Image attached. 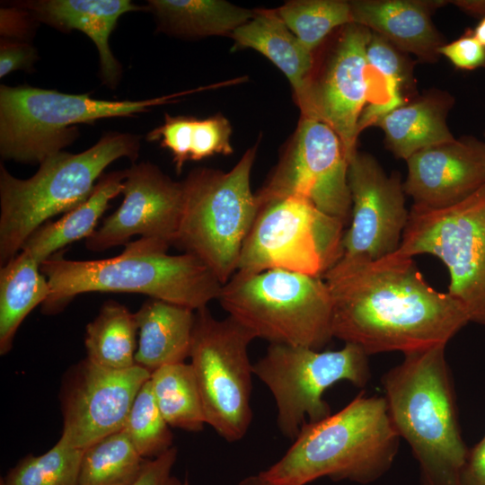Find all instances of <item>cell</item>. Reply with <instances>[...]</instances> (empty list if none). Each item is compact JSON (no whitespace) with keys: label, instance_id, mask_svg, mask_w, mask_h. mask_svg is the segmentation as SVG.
<instances>
[{"label":"cell","instance_id":"cell-4","mask_svg":"<svg viewBox=\"0 0 485 485\" xmlns=\"http://www.w3.org/2000/svg\"><path fill=\"white\" fill-rule=\"evenodd\" d=\"M399 440L384 397L361 393L337 413L304 424L280 460L260 473L281 485L322 477L366 484L390 469Z\"/></svg>","mask_w":485,"mask_h":485},{"label":"cell","instance_id":"cell-26","mask_svg":"<svg viewBox=\"0 0 485 485\" xmlns=\"http://www.w3.org/2000/svg\"><path fill=\"white\" fill-rule=\"evenodd\" d=\"M164 30L186 36L231 35L256 11L222 0H149Z\"/></svg>","mask_w":485,"mask_h":485},{"label":"cell","instance_id":"cell-41","mask_svg":"<svg viewBox=\"0 0 485 485\" xmlns=\"http://www.w3.org/2000/svg\"><path fill=\"white\" fill-rule=\"evenodd\" d=\"M239 485H281L265 479L260 473L251 475L242 480Z\"/></svg>","mask_w":485,"mask_h":485},{"label":"cell","instance_id":"cell-45","mask_svg":"<svg viewBox=\"0 0 485 485\" xmlns=\"http://www.w3.org/2000/svg\"><path fill=\"white\" fill-rule=\"evenodd\" d=\"M484 136H485V132H484Z\"/></svg>","mask_w":485,"mask_h":485},{"label":"cell","instance_id":"cell-10","mask_svg":"<svg viewBox=\"0 0 485 485\" xmlns=\"http://www.w3.org/2000/svg\"><path fill=\"white\" fill-rule=\"evenodd\" d=\"M254 339L231 316L216 319L207 307L195 311L190 357L206 424L229 442L242 439L251 422L248 348Z\"/></svg>","mask_w":485,"mask_h":485},{"label":"cell","instance_id":"cell-24","mask_svg":"<svg viewBox=\"0 0 485 485\" xmlns=\"http://www.w3.org/2000/svg\"><path fill=\"white\" fill-rule=\"evenodd\" d=\"M125 170L102 175L89 198L57 221H48L25 241L21 251L41 263L75 241L87 239L110 201L122 192Z\"/></svg>","mask_w":485,"mask_h":485},{"label":"cell","instance_id":"cell-11","mask_svg":"<svg viewBox=\"0 0 485 485\" xmlns=\"http://www.w3.org/2000/svg\"><path fill=\"white\" fill-rule=\"evenodd\" d=\"M344 227L304 198L269 203L259 210L236 271L278 269L323 278L342 256Z\"/></svg>","mask_w":485,"mask_h":485},{"label":"cell","instance_id":"cell-22","mask_svg":"<svg viewBox=\"0 0 485 485\" xmlns=\"http://www.w3.org/2000/svg\"><path fill=\"white\" fill-rule=\"evenodd\" d=\"M138 345L135 361L151 374L167 365L190 357L195 311L149 298L135 313Z\"/></svg>","mask_w":485,"mask_h":485},{"label":"cell","instance_id":"cell-36","mask_svg":"<svg viewBox=\"0 0 485 485\" xmlns=\"http://www.w3.org/2000/svg\"><path fill=\"white\" fill-rule=\"evenodd\" d=\"M438 52L457 69L485 68V47L474 37L471 28H467L456 40L444 44Z\"/></svg>","mask_w":485,"mask_h":485},{"label":"cell","instance_id":"cell-27","mask_svg":"<svg viewBox=\"0 0 485 485\" xmlns=\"http://www.w3.org/2000/svg\"><path fill=\"white\" fill-rule=\"evenodd\" d=\"M137 331L135 313L119 303L106 302L86 326V357L102 367L115 370L136 366Z\"/></svg>","mask_w":485,"mask_h":485},{"label":"cell","instance_id":"cell-9","mask_svg":"<svg viewBox=\"0 0 485 485\" xmlns=\"http://www.w3.org/2000/svg\"><path fill=\"white\" fill-rule=\"evenodd\" d=\"M253 374L275 399L279 430L295 440L304 424L331 415L322 398L328 388L340 381L364 387L369 381L370 368L368 355L352 343L327 351L269 344L265 355L253 364Z\"/></svg>","mask_w":485,"mask_h":485},{"label":"cell","instance_id":"cell-34","mask_svg":"<svg viewBox=\"0 0 485 485\" xmlns=\"http://www.w3.org/2000/svg\"><path fill=\"white\" fill-rule=\"evenodd\" d=\"M231 133V125L222 115L203 119L193 118L190 160L198 161L218 154H231L234 151L230 144Z\"/></svg>","mask_w":485,"mask_h":485},{"label":"cell","instance_id":"cell-35","mask_svg":"<svg viewBox=\"0 0 485 485\" xmlns=\"http://www.w3.org/2000/svg\"><path fill=\"white\" fill-rule=\"evenodd\" d=\"M194 117L166 114L163 125L149 132L148 141H159L162 147L168 149L173 157L175 169L181 172L185 163L190 160V135Z\"/></svg>","mask_w":485,"mask_h":485},{"label":"cell","instance_id":"cell-5","mask_svg":"<svg viewBox=\"0 0 485 485\" xmlns=\"http://www.w3.org/2000/svg\"><path fill=\"white\" fill-rule=\"evenodd\" d=\"M139 149L138 136L110 132L84 152L61 151L48 157L25 180L12 175L1 163V266L20 252L41 225L85 201L110 163L122 157L135 161Z\"/></svg>","mask_w":485,"mask_h":485},{"label":"cell","instance_id":"cell-32","mask_svg":"<svg viewBox=\"0 0 485 485\" xmlns=\"http://www.w3.org/2000/svg\"><path fill=\"white\" fill-rule=\"evenodd\" d=\"M83 454L57 441L41 455L22 458L2 479L5 485H77Z\"/></svg>","mask_w":485,"mask_h":485},{"label":"cell","instance_id":"cell-40","mask_svg":"<svg viewBox=\"0 0 485 485\" xmlns=\"http://www.w3.org/2000/svg\"><path fill=\"white\" fill-rule=\"evenodd\" d=\"M461 11L481 18L485 16V0H452L448 1Z\"/></svg>","mask_w":485,"mask_h":485},{"label":"cell","instance_id":"cell-38","mask_svg":"<svg viewBox=\"0 0 485 485\" xmlns=\"http://www.w3.org/2000/svg\"><path fill=\"white\" fill-rule=\"evenodd\" d=\"M37 58L36 49L30 44L19 40L2 39L0 46V77L3 78L15 70L31 69Z\"/></svg>","mask_w":485,"mask_h":485},{"label":"cell","instance_id":"cell-20","mask_svg":"<svg viewBox=\"0 0 485 485\" xmlns=\"http://www.w3.org/2000/svg\"><path fill=\"white\" fill-rule=\"evenodd\" d=\"M40 20L60 30H78L95 44L105 84L113 87L121 73L109 39L119 18L125 13L141 9L129 0H40L20 4Z\"/></svg>","mask_w":485,"mask_h":485},{"label":"cell","instance_id":"cell-33","mask_svg":"<svg viewBox=\"0 0 485 485\" xmlns=\"http://www.w3.org/2000/svg\"><path fill=\"white\" fill-rule=\"evenodd\" d=\"M145 459L157 457L173 445V435L154 400L150 380L137 392L123 428Z\"/></svg>","mask_w":485,"mask_h":485},{"label":"cell","instance_id":"cell-44","mask_svg":"<svg viewBox=\"0 0 485 485\" xmlns=\"http://www.w3.org/2000/svg\"><path fill=\"white\" fill-rule=\"evenodd\" d=\"M0 485H5L3 479H1V481H0Z\"/></svg>","mask_w":485,"mask_h":485},{"label":"cell","instance_id":"cell-43","mask_svg":"<svg viewBox=\"0 0 485 485\" xmlns=\"http://www.w3.org/2000/svg\"><path fill=\"white\" fill-rule=\"evenodd\" d=\"M182 485H190L189 481L187 480H185L182 483Z\"/></svg>","mask_w":485,"mask_h":485},{"label":"cell","instance_id":"cell-18","mask_svg":"<svg viewBox=\"0 0 485 485\" xmlns=\"http://www.w3.org/2000/svg\"><path fill=\"white\" fill-rule=\"evenodd\" d=\"M403 181L413 207L441 210L485 186V142L472 136L419 150L406 160Z\"/></svg>","mask_w":485,"mask_h":485},{"label":"cell","instance_id":"cell-19","mask_svg":"<svg viewBox=\"0 0 485 485\" xmlns=\"http://www.w3.org/2000/svg\"><path fill=\"white\" fill-rule=\"evenodd\" d=\"M352 23L366 27L393 47L420 62L435 63L445 44L432 14L445 0H353Z\"/></svg>","mask_w":485,"mask_h":485},{"label":"cell","instance_id":"cell-3","mask_svg":"<svg viewBox=\"0 0 485 485\" xmlns=\"http://www.w3.org/2000/svg\"><path fill=\"white\" fill-rule=\"evenodd\" d=\"M382 385L392 425L419 462L422 485H459L469 449L445 345L404 355L384 375Z\"/></svg>","mask_w":485,"mask_h":485},{"label":"cell","instance_id":"cell-31","mask_svg":"<svg viewBox=\"0 0 485 485\" xmlns=\"http://www.w3.org/2000/svg\"><path fill=\"white\" fill-rule=\"evenodd\" d=\"M276 11L313 53L333 30L352 23L350 2L344 0H294Z\"/></svg>","mask_w":485,"mask_h":485},{"label":"cell","instance_id":"cell-2","mask_svg":"<svg viewBox=\"0 0 485 485\" xmlns=\"http://www.w3.org/2000/svg\"><path fill=\"white\" fill-rule=\"evenodd\" d=\"M111 258L72 260L56 253L40 263L50 287L42 304L45 314H55L76 295L89 292L138 293L194 311L217 300L223 284L196 256L168 253L164 241L140 237Z\"/></svg>","mask_w":485,"mask_h":485},{"label":"cell","instance_id":"cell-1","mask_svg":"<svg viewBox=\"0 0 485 485\" xmlns=\"http://www.w3.org/2000/svg\"><path fill=\"white\" fill-rule=\"evenodd\" d=\"M323 278L332 299V336L368 356L446 346L471 322L458 300L425 280L412 258H340Z\"/></svg>","mask_w":485,"mask_h":485},{"label":"cell","instance_id":"cell-13","mask_svg":"<svg viewBox=\"0 0 485 485\" xmlns=\"http://www.w3.org/2000/svg\"><path fill=\"white\" fill-rule=\"evenodd\" d=\"M348 168L336 132L320 120L301 117L292 140L255 193L259 210L276 200L301 198L346 225L351 211Z\"/></svg>","mask_w":485,"mask_h":485},{"label":"cell","instance_id":"cell-6","mask_svg":"<svg viewBox=\"0 0 485 485\" xmlns=\"http://www.w3.org/2000/svg\"><path fill=\"white\" fill-rule=\"evenodd\" d=\"M223 309L269 344L321 350L332 336V299L322 277L268 269L236 271L222 286Z\"/></svg>","mask_w":485,"mask_h":485},{"label":"cell","instance_id":"cell-12","mask_svg":"<svg viewBox=\"0 0 485 485\" xmlns=\"http://www.w3.org/2000/svg\"><path fill=\"white\" fill-rule=\"evenodd\" d=\"M395 254H430L446 267L447 293L470 321L485 325V186L464 201L441 210L411 207Z\"/></svg>","mask_w":485,"mask_h":485},{"label":"cell","instance_id":"cell-29","mask_svg":"<svg viewBox=\"0 0 485 485\" xmlns=\"http://www.w3.org/2000/svg\"><path fill=\"white\" fill-rule=\"evenodd\" d=\"M145 461L124 430L116 432L84 450L77 485H133Z\"/></svg>","mask_w":485,"mask_h":485},{"label":"cell","instance_id":"cell-16","mask_svg":"<svg viewBox=\"0 0 485 485\" xmlns=\"http://www.w3.org/2000/svg\"><path fill=\"white\" fill-rule=\"evenodd\" d=\"M371 31L357 23L340 33L322 68L297 103L301 117L320 120L340 138L347 158L357 152L358 122L370 97L366 48Z\"/></svg>","mask_w":485,"mask_h":485},{"label":"cell","instance_id":"cell-42","mask_svg":"<svg viewBox=\"0 0 485 485\" xmlns=\"http://www.w3.org/2000/svg\"><path fill=\"white\" fill-rule=\"evenodd\" d=\"M474 37L485 47V16L481 17L474 29H472Z\"/></svg>","mask_w":485,"mask_h":485},{"label":"cell","instance_id":"cell-39","mask_svg":"<svg viewBox=\"0 0 485 485\" xmlns=\"http://www.w3.org/2000/svg\"><path fill=\"white\" fill-rule=\"evenodd\" d=\"M459 485H485V435L469 449L460 472Z\"/></svg>","mask_w":485,"mask_h":485},{"label":"cell","instance_id":"cell-15","mask_svg":"<svg viewBox=\"0 0 485 485\" xmlns=\"http://www.w3.org/2000/svg\"><path fill=\"white\" fill-rule=\"evenodd\" d=\"M350 225L342 239V259L370 262L400 247L410 211L398 172L387 175L368 153L357 152L348 162Z\"/></svg>","mask_w":485,"mask_h":485},{"label":"cell","instance_id":"cell-8","mask_svg":"<svg viewBox=\"0 0 485 485\" xmlns=\"http://www.w3.org/2000/svg\"><path fill=\"white\" fill-rule=\"evenodd\" d=\"M185 91L141 101H107L30 86H0V154L4 159L40 163L75 140V125L128 117L175 101Z\"/></svg>","mask_w":485,"mask_h":485},{"label":"cell","instance_id":"cell-30","mask_svg":"<svg viewBox=\"0 0 485 485\" xmlns=\"http://www.w3.org/2000/svg\"><path fill=\"white\" fill-rule=\"evenodd\" d=\"M369 72L381 79L382 102L371 110L378 118H384L415 96V62L407 54L397 49L380 35L371 31L366 48Z\"/></svg>","mask_w":485,"mask_h":485},{"label":"cell","instance_id":"cell-23","mask_svg":"<svg viewBox=\"0 0 485 485\" xmlns=\"http://www.w3.org/2000/svg\"><path fill=\"white\" fill-rule=\"evenodd\" d=\"M235 47L257 50L288 79L296 103L304 97L313 72V53L287 28L276 10H257L230 35Z\"/></svg>","mask_w":485,"mask_h":485},{"label":"cell","instance_id":"cell-14","mask_svg":"<svg viewBox=\"0 0 485 485\" xmlns=\"http://www.w3.org/2000/svg\"><path fill=\"white\" fill-rule=\"evenodd\" d=\"M150 377L137 365L115 370L86 357L72 366L60 386L63 428L58 441L84 450L123 430L137 392Z\"/></svg>","mask_w":485,"mask_h":485},{"label":"cell","instance_id":"cell-21","mask_svg":"<svg viewBox=\"0 0 485 485\" xmlns=\"http://www.w3.org/2000/svg\"><path fill=\"white\" fill-rule=\"evenodd\" d=\"M454 103L448 92L429 90L388 113L375 127L384 132L386 149L406 161L419 150L455 139L446 121Z\"/></svg>","mask_w":485,"mask_h":485},{"label":"cell","instance_id":"cell-28","mask_svg":"<svg viewBox=\"0 0 485 485\" xmlns=\"http://www.w3.org/2000/svg\"><path fill=\"white\" fill-rule=\"evenodd\" d=\"M149 380L156 404L170 427L190 432L203 430V405L190 364L163 366L154 370Z\"/></svg>","mask_w":485,"mask_h":485},{"label":"cell","instance_id":"cell-25","mask_svg":"<svg viewBox=\"0 0 485 485\" xmlns=\"http://www.w3.org/2000/svg\"><path fill=\"white\" fill-rule=\"evenodd\" d=\"M50 294L40 263L20 251L0 269V354H7L25 317Z\"/></svg>","mask_w":485,"mask_h":485},{"label":"cell","instance_id":"cell-17","mask_svg":"<svg viewBox=\"0 0 485 485\" xmlns=\"http://www.w3.org/2000/svg\"><path fill=\"white\" fill-rule=\"evenodd\" d=\"M121 193L119 208L85 239L88 250L125 245L135 235L174 243L183 203L182 181H174L154 164L143 162L125 170Z\"/></svg>","mask_w":485,"mask_h":485},{"label":"cell","instance_id":"cell-7","mask_svg":"<svg viewBox=\"0 0 485 485\" xmlns=\"http://www.w3.org/2000/svg\"><path fill=\"white\" fill-rule=\"evenodd\" d=\"M257 146L227 172L209 168L190 172L173 245L202 260L224 285L237 270L243 242L259 213L251 173Z\"/></svg>","mask_w":485,"mask_h":485},{"label":"cell","instance_id":"cell-37","mask_svg":"<svg viewBox=\"0 0 485 485\" xmlns=\"http://www.w3.org/2000/svg\"><path fill=\"white\" fill-rule=\"evenodd\" d=\"M177 455V447L172 446L157 457L146 459L142 472L133 485H182L183 482L172 472Z\"/></svg>","mask_w":485,"mask_h":485}]
</instances>
